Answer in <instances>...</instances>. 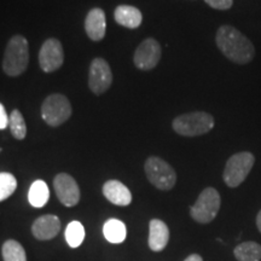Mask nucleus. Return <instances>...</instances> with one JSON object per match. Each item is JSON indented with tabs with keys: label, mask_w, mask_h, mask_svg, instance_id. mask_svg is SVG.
<instances>
[{
	"label": "nucleus",
	"mask_w": 261,
	"mask_h": 261,
	"mask_svg": "<svg viewBox=\"0 0 261 261\" xmlns=\"http://www.w3.org/2000/svg\"><path fill=\"white\" fill-rule=\"evenodd\" d=\"M255 158L252 152H237L227 160L224 169V181L228 188H237L246 180L252 171Z\"/></svg>",
	"instance_id": "39448f33"
},
{
	"label": "nucleus",
	"mask_w": 261,
	"mask_h": 261,
	"mask_svg": "<svg viewBox=\"0 0 261 261\" xmlns=\"http://www.w3.org/2000/svg\"><path fill=\"white\" fill-rule=\"evenodd\" d=\"M169 241L168 226L160 219H152L149 224V247L154 252H161Z\"/></svg>",
	"instance_id": "2eb2a0df"
},
{
	"label": "nucleus",
	"mask_w": 261,
	"mask_h": 261,
	"mask_svg": "<svg viewBox=\"0 0 261 261\" xmlns=\"http://www.w3.org/2000/svg\"><path fill=\"white\" fill-rule=\"evenodd\" d=\"M256 226H257V228H259V231L261 232V210H260V212L256 215Z\"/></svg>",
	"instance_id": "bb28decb"
},
{
	"label": "nucleus",
	"mask_w": 261,
	"mask_h": 261,
	"mask_svg": "<svg viewBox=\"0 0 261 261\" xmlns=\"http://www.w3.org/2000/svg\"><path fill=\"white\" fill-rule=\"evenodd\" d=\"M50 198V190L44 180H35L28 192V201L33 207L41 208L46 205Z\"/></svg>",
	"instance_id": "a211bd4d"
},
{
	"label": "nucleus",
	"mask_w": 261,
	"mask_h": 261,
	"mask_svg": "<svg viewBox=\"0 0 261 261\" xmlns=\"http://www.w3.org/2000/svg\"><path fill=\"white\" fill-rule=\"evenodd\" d=\"M161 45L155 39H145L142 44L137 47L135 52L133 62L138 69L150 70L154 69L161 60Z\"/></svg>",
	"instance_id": "9d476101"
},
{
	"label": "nucleus",
	"mask_w": 261,
	"mask_h": 261,
	"mask_svg": "<svg viewBox=\"0 0 261 261\" xmlns=\"http://www.w3.org/2000/svg\"><path fill=\"white\" fill-rule=\"evenodd\" d=\"M103 194L108 201L121 207L132 202V194L128 188L119 180H108L103 187Z\"/></svg>",
	"instance_id": "4468645a"
},
{
	"label": "nucleus",
	"mask_w": 261,
	"mask_h": 261,
	"mask_svg": "<svg viewBox=\"0 0 261 261\" xmlns=\"http://www.w3.org/2000/svg\"><path fill=\"white\" fill-rule=\"evenodd\" d=\"M55 191L58 200L65 207H74L80 201V189L77 182L67 173H60L54 180Z\"/></svg>",
	"instance_id": "9b49d317"
},
{
	"label": "nucleus",
	"mask_w": 261,
	"mask_h": 261,
	"mask_svg": "<svg viewBox=\"0 0 261 261\" xmlns=\"http://www.w3.org/2000/svg\"><path fill=\"white\" fill-rule=\"evenodd\" d=\"M215 42L221 54L236 64H248L255 55L252 41L232 25H221L217 32Z\"/></svg>",
	"instance_id": "f257e3e1"
},
{
	"label": "nucleus",
	"mask_w": 261,
	"mask_h": 261,
	"mask_svg": "<svg viewBox=\"0 0 261 261\" xmlns=\"http://www.w3.org/2000/svg\"><path fill=\"white\" fill-rule=\"evenodd\" d=\"M220 195L214 188H207L198 196L196 203L190 208L192 219L200 224L213 221L220 210Z\"/></svg>",
	"instance_id": "423d86ee"
},
{
	"label": "nucleus",
	"mask_w": 261,
	"mask_h": 261,
	"mask_svg": "<svg viewBox=\"0 0 261 261\" xmlns=\"http://www.w3.org/2000/svg\"><path fill=\"white\" fill-rule=\"evenodd\" d=\"M103 234L108 242L119 244L122 243L126 240L127 230L126 225L121 220L109 219L106 221L103 226Z\"/></svg>",
	"instance_id": "f3484780"
},
{
	"label": "nucleus",
	"mask_w": 261,
	"mask_h": 261,
	"mask_svg": "<svg viewBox=\"0 0 261 261\" xmlns=\"http://www.w3.org/2000/svg\"><path fill=\"white\" fill-rule=\"evenodd\" d=\"M184 261H203V259H202V257L198 255V254H192V255L188 256Z\"/></svg>",
	"instance_id": "a878e982"
},
{
	"label": "nucleus",
	"mask_w": 261,
	"mask_h": 261,
	"mask_svg": "<svg viewBox=\"0 0 261 261\" xmlns=\"http://www.w3.org/2000/svg\"><path fill=\"white\" fill-rule=\"evenodd\" d=\"M172 127L178 135L184 137H197L208 133L214 127V117L205 112L182 114L175 117Z\"/></svg>",
	"instance_id": "7ed1b4c3"
},
{
	"label": "nucleus",
	"mask_w": 261,
	"mask_h": 261,
	"mask_svg": "<svg viewBox=\"0 0 261 261\" xmlns=\"http://www.w3.org/2000/svg\"><path fill=\"white\" fill-rule=\"evenodd\" d=\"M71 116L69 99L63 94H50L41 106V117L48 126L58 127Z\"/></svg>",
	"instance_id": "0eeeda50"
},
{
	"label": "nucleus",
	"mask_w": 261,
	"mask_h": 261,
	"mask_svg": "<svg viewBox=\"0 0 261 261\" xmlns=\"http://www.w3.org/2000/svg\"><path fill=\"white\" fill-rule=\"evenodd\" d=\"M4 261H27V254L22 244L15 240L5 241L2 248Z\"/></svg>",
	"instance_id": "aec40b11"
},
{
	"label": "nucleus",
	"mask_w": 261,
	"mask_h": 261,
	"mask_svg": "<svg viewBox=\"0 0 261 261\" xmlns=\"http://www.w3.org/2000/svg\"><path fill=\"white\" fill-rule=\"evenodd\" d=\"M65 241H67L68 246L71 248H77L83 244L85 240V227L80 221L74 220L68 224L65 228Z\"/></svg>",
	"instance_id": "412c9836"
},
{
	"label": "nucleus",
	"mask_w": 261,
	"mask_h": 261,
	"mask_svg": "<svg viewBox=\"0 0 261 261\" xmlns=\"http://www.w3.org/2000/svg\"><path fill=\"white\" fill-rule=\"evenodd\" d=\"M113 74L109 64L103 58H96L90 65L89 87L94 94H103L112 86Z\"/></svg>",
	"instance_id": "6e6552de"
},
{
	"label": "nucleus",
	"mask_w": 261,
	"mask_h": 261,
	"mask_svg": "<svg viewBox=\"0 0 261 261\" xmlns=\"http://www.w3.org/2000/svg\"><path fill=\"white\" fill-rule=\"evenodd\" d=\"M61 231V220L56 215L47 214L39 217L32 225V233L37 240L48 241Z\"/></svg>",
	"instance_id": "f8f14e48"
},
{
	"label": "nucleus",
	"mask_w": 261,
	"mask_h": 261,
	"mask_svg": "<svg viewBox=\"0 0 261 261\" xmlns=\"http://www.w3.org/2000/svg\"><path fill=\"white\" fill-rule=\"evenodd\" d=\"M211 8L217 10H228L232 6L233 0H204Z\"/></svg>",
	"instance_id": "b1692460"
},
{
	"label": "nucleus",
	"mask_w": 261,
	"mask_h": 261,
	"mask_svg": "<svg viewBox=\"0 0 261 261\" xmlns=\"http://www.w3.org/2000/svg\"><path fill=\"white\" fill-rule=\"evenodd\" d=\"M29 63V45L23 35L16 34L10 39L6 45L3 70L8 76L16 77L23 74Z\"/></svg>",
	"instance_id": "f03ea898"
},
{
	"label": "nucleus",
	"mask_w": 261,
	"mask_h": 261,
	"mask_svg": "<svg viewBox=\"0 0 261 261\" xmlns=\"http://www.w3.org/2000/svg\"><path fill=\"white\" fill-rule=\"evenodd\" d=\"M64 62V52L60 40L48 39L42 44L39 52V64L42 71L52 73L60 69Z\"/></svg>",
	"instance_id": "1a4fd4ad"
},
{
	"label": "nucleus",
	"mask_w": 261,
	"mask_h": 261,
	"mask_svg": "<svg viewBox=\"0 0 261 261\" xmlns=\"http://www.w3.org/2000/svg\"><path fill=\"white\" fill-rule=\"evenodd\" d=\"M17 188V180L11 173H0V202L9 198Z\"/></svg>",
	"instance_id": "5701e85b"
},
{
	"label": "nucleus",
	"mask_w": 261,
	"mask_h": 261,
	"mask_svg": "<svg viewBox=\"0 0 261 261\" xmlns=\"http://www.w3.org/2000/svg\"><path fill=\"white\" fill-rule=\"evenodd\" d=\"M106 14L102 9H92L85 19V31L91 40L99 41L106 37Z\"/></svg>",
	"instance_id": "ddd939ff"
},
{
	"label": "nucleus",
	"mask_w": 261,
	"mask_h": 261,
	"mask_svg": "<svg viewBox=\"0 0 261 261\" xmlns=\"http://www.w3.org/2000/svg\"><path fill=\"white\" fill-rule=\"evenodd\" d=\"M234 257L238 261H260L261 246L256 242H244L238 244L233 250Z\"/></svg>",
	"instance_id": "6ab92c4d"
},
{
	"label": "nucleus",
	"mask_w": 261,
	"mask_h": 261,
	"mask_svg": "<svg viewBox=\"0 0 261 261\" xmlns=\"http://www.w3.org/2000/svg\"><path fill=\"white\" fill-rule=\"evenodd\" d=\"M10 122V116L6 114V110L4 106L0 103V129H5L9 126Z\"/></svg>",
	"instance_id": "393cba45"
},
{
	"label": "nucleus",
	"mask_w": 261,
	"mask_h": 261,
	"mask_svg": "<svg viewBox=\"0 0 261 261\" xmlns=\"http://www.w3.org/2000/svg\"><path fill=\"white\" fill-rule=\"evenodd\" d=\"M145 174L148 180L159 190L168 191L177 182V173L169 163L158 156H151L145 161Z\"/></svg>",
	"instance_id": "20e7f679"
},
{
	"label": "nucleus",
	"mask_w": 261,
	"mask_h": 261,
	"mask_svg": "<svg viewBox=\"0 0 261 261\" xmlns=\"http://www.w3.org/2000/svg\"><path fill=\"white\" fill-rule=\"evenodd\" d=\"M10 130H11V135L15 137L16 139L22 140L27 136V125H25L24 117L22 115V113L18 109L12 110L11 115H10Z\"/></svg>",
	"instance_id": "4be33fe9"
},
{
	"label": "nucleus",
	"mask_w": 261,
	"mask_h": 261,
	"mask_svg": "<svg viewBox=\"0 0 261 261\" xmlns=\"http://www.w3.org/2000/svg\"><path fill=\"white\" fill-rule=\"evenodd\" d=\"M115 21L126 28H138L143 22V15L138 9L130 5H120L115 10Z\"/></svg>",
	"instance_id": "dca6fc26"
}]
</instances>
